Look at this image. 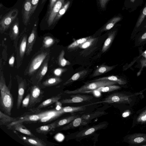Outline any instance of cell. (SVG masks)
<instances>
[{
  "instance_id": "cell-25",
  "label": "cell",
  "mask_w": 146,
  "mask_h": 146,
  "mask_svg": "<svg viewBox=\"0 0 146 146\" xmlns=\"http://www.w3.org/2000/svg\"><path fill=\"white\" fill-rule=\"evenodd\" d=\"M102 80H108L110 81L115 82L117 83L123 85L126 83V82L124 80L119 77L115 76H111L100 78L94 80L92 81H96Z\"/></svg>"
},
{
  "instance_id": "cell-40",
  "label": "cell",
  "mask_w": 146,
  "mask_h": 146,
  "mask_svg": "<svg viewBox=\"0 0 146 146\" xmlns=\"http://www.w3.org/2000/svg\"><path fill=\"white\" fill-rule=\"evenodd\" d=\"M137 121L138 123H142L146 122V109L138 116Z\"/></svg>"
},
{
  "instance_id": "cell-22",
  "label": "cell",
  "mask_w": 146,
  "mask_h": 146,
  "mask_svg": "<svg viewBox=\"0 0 146 146\" xmlns=\"http://www.w3.org/2000/svg\"><path fill=\"white\" fill-rule=\"evenodd\" d=\"M18 96L17 103V108L19 109L21 106L25 92V87L23 82H20L18 85Z\"/></svg>"
},
{
  "instance_id": "cell-23",
  "label": "cell",
  "mask_w": 146,
  "mask_h": 146,
  "mask_svg": "<svg viewBox=\"0 0 146 146\" xmlns=\"http://www.w3.org/2000/svg\"><path fill=\"white\" fill-rule=\"evenodd\" d=\"M88 71L86 70L79 71L74 74L69 79L65 82L63 85H67L82 78L86 75Z\"/></svg>"
},
{
  "instance_id": "cell-7",
  "label": "cell",
  "mask_w": 146,
  "mask_h": 146,
  "mask_svg": "<svg viewBox=\"0 0 146 146\" xmlns=\"http://www.w3.org/2000/svg\"><path fill=\"white\" fill-rule=\"evenodd\" d=\"M108 125V123L106 122H102L81 131L77 134L76 137H82L91 135L98 130L106 128Z\"/></svg>"
},
{
  "instance_id": "cell-30",
  "label": "cell",
  "mask_w": 146,
  "mask_h": 146,
  "mask_svg": "<svg viewBox=\"0 0 146 146\" xmlns=\"http://www.w3.org/2000/svg\"><path fill=\"white\" fill-rule=\"evenodd\" d=\"M70 4V2L68 1L63 5L55 18L53 24L56 23L65 13L69 7Z\"/></svg>"
},
{
  "instance_id": "cell-54",
  "label": "cell",
  "mask_w": 146,
  "mask_h": 146,
  "mask_svg": "<svg viewBox=\"0 0 146 146\" xmlns=\"http://www.w3.org/2000/svg\"><path fill=\"white\" fill-rule=\"evenodd\" d=\"M145 27L146 28V24L145 25Z\"/></svg>"
},
{
  "instance_id": "cell-10",
  "label": "cell",
  "mask_w": 146,
  "mask_h": 146,
  "mask_svg": "<svg viewBox=\"0 0 146 146\" xmlns=\"http://www.w3.org/2000/svg\"><path fill=\"white\" fill-rule=\"evenodd\" d=\"M93 98V96H91L78 94L75 95H72L70 98L63 99L60 102L62 104L80 103L92 100Z\"/></svg>"
},
{
  "instance_id": "cell-48",
  "label": "cell",
  "mask_w": 146,
  "mask_h": 146,
  "mask_svg": "<svg viewBox=\"0 0 146 146\" xmlns=\"http://www.w3.org/2000/svg\"><path fill=\"white\" fill-rule=\"evenodd\" d=\"M15 61V57L14 56H11L9 59V64L11 66H13Z\"/></svg>"
},
{
  "instance_id": "cell-47",
  "label": "cell",
  "mask_w": 146,
  "mask_h": 146,
  "mask_svg": "<svg viewBox=\"0 0 146 146\" xmlns=\"http://www.w3.org/2000/svg\"><path fill=\"white\" fill-rule=\"evenodd\" d=\"M109 1V0H99V3L101 7L102 8H105Z\"/></svg>"
},
{
  "instance_id": "cell-53",
  "label": "cell",
  "mask_w": 146,
  "mask_h": 146,
  "mask_svg": "<svg viewBox=\"0 0 146 146\" xmlns=\"http://www.w3.org/2000/svg\"><path fill=\"white\" fill-rule=\"evenodd\" d=\"M135 0H130L131 1L132 3H134Z\"/></svg>"
},
{
  "instance_id": "cell-38",
  "label": "cell",
  "mask_w": 146,
  "mask_h": 146,
  "mask_svg": "<svg viewBox=\"0 0 146 146\" xmlns=\"http://www.w3.org/2000/svg\"><path fill=\"white\" fill-rule=\"evenodd\" d=\"M146 17V7L143 9L137 20L136 24V27H138L140 26Z\"/></svg>"
},
{
  "instance_id": "cell-3",
  "label": "cell",
  "mask_w": 146,
  "mask_h": 146,
  "mask_svg": "<svg viewBox=\"0 0 146 146\" xmlns=\"http://www.w3.org/2000/svg\"><path fill=\"white\" fill-rule=\"evenodd\" d=\"M132 96H128L124 94L116 93L112 94L102 101L91 104L93 105L99 103H128L129 104L132 100L130 98Z\"/></svg>"
},
{
  "instance_id": "cell-17",
  "label": "cell",
  "mask_w": 146,
  "mask_h": 146,
  "mask_svg": "<svg viewBox=\"0 0 146 146\" xmlns=\"http://www.w3.org/2000/svg\"><path fill=\"white\" fill-rule=\"evenodd\" d=\"M46 113L39 114L33 115H27L25 116L23 119H19L17 121L13 122L11 123H22L25 121H35L40 119L46 115Z\"/></svg>"
},
{
  "instance_id": "cell-33",
  "label": "cell",
  "mask_w": 146,
  "mask_h": 146,
  "mask_svg": "<svg viewBox=\"0 0 146 146\" xmlns=\"http://www.w3.org/2000/svg\"><path fill=\"white\" fill-rule=\"evenodd\" d=\"M120 88V86L114 85H112L101 87L97 89L101 92H106L113 91L119 89Z\"/></svg>"
},
{
  "instance_id": "cell-36",
  "label": "cell",
  "mask_w": 146,
  "mask_h": 146,
  "mask_svg": "<svg viewBox=\"0 0 146 146\" xmlns=\"http://www.w3.org/2000/svg\"><path fill=\"white\" fill-rule=\"evenodd\" d=\"M27 45V38L24 36L21 42L19 48V53L21 57H23L25 53Z\"/></svg>"
},
{
  "instance_id": "cell-52",
  "label": "cell",
  "mask_w": 146,
  "mask_h": 146,
  "mask_svg": "<svg viewBox=\"0 0 146 146\" xmlns=\"http://www.w3.org/2000/svg\"><path fill=\"white\" fill-rule=\"evenodd\" d=\"M46 0H42L41 4L43 3Z\"/></svg>"
},
{
  "instance_id": "cell-11",
  "label": "cell",
  "mask_w": 146,
  "mask_h": 146,
  "mask_svg": "<svg viewBox=\"0 0 146 146\" xmlns=\"http://www.w3.org/2000/svg\"><path fill=\"white\" fill-rule=\"evenodd\" d=\"M7 125L9 129H12L29 136L35 137L32 133L22 124V123H11Z\"/></svg>"
},
{
  "instance_id": "cell-27",
  "label": "cell",
  "mask_w": 146,
  "mask_h": 146,
  "mask_svg": "<svg viewBox=\"0 0 146 146\" xmlns=\"http://www.w3.org/2000/svg\"><path fill=\"white\" fill-rule=\"evenodd\" d=\"M19 18H17L11 26L10 34L13 38H16L19 34Z\"/></svg>"
},
{
  "instance_id": "cell-24",
  "label": "cell",
  "mask_w": 146,
  "mask_h": 146,
  "mask_svg": "<svg viewBox=\"0 0 146 146\" xmlns=\"http://www.w3.org/2000/svg\"><path fill=\"white\" fill-rule=\"evenodd\" d=\"M61 98L60 96L58 95L48 99L40 104L36 108V110H39L51 105L54 103H56Z\"/></svg>"
},
{
  "instance_id": "cell-45",
  "label": "cell",
  "mask_w": 146,
  "mask_h": 146,
  "mask_svg": "<svg viewBox=\"0 0 146 146\" xmlns=\"http://www.w3.org/2000/svg\"><path fill=\"white\" fill-rule=\"evenodd\" d=\"M65 70V69L61 68H57L55 69L54 71V73L55 75L56 76H60Z\"/></svg>"
},
{
  "instance_id": "cell-42",
  "label": "cell",
  "mask_w": 146,
  "mask_h": 146,
  "mask_svg": "<svg viewBox=\"0 0 146 146\" xmlns=\"http://www.w3.org/2000/svg\"><path fill=\"white\" fill-rule=\"evenodd\" d=\"M101 92L97 89L92 90L84 91L80 92V93H92L96 97H99L101 95Z\"/></svg>"
},
{
  "instance_id": "cell-31",
  "label": "cell",
  "mask_w": 146,
  "mask_h": 146,
  "mask_svg": "<svg viewBox=\"0 0 146 146\" xmlns=\"http://www.w3.org/2000/svg\"><path fill=\"white\" fill-rule=\"evenodd\" d=\"M62 81V79L59 78L57 77L51 78L44 81L42 84L45 86H51L56 85Z\"/></svg>"
},
{
  "instance_id": "cell-39",
  "label": "cell",
  "mask_w": 146,
  "mask_h": 146,
  "mask_svg": "<svg viewBox=\"0 0 146 146\" xmlns=\"http://www.w3.org/2000/svg\"><path fill=\"white\" fill-rule=\"evenodd\" d=\"M48 63L47 62L44 64L39 74V78L40 80H41L46 74L48 70Z\"/></svg>"
},
{
  "instance_id": "cell-29",
  "label": "cell",
  "mask_w": 146,
  "mask_h": 146,
  "mask_svg": "<svg viewBox=\"0 0 146 146\" xmlns=\"http://www.w3.org/2000/svg\"><path fill=\"white\" fill-rule=\"evenodd\" d=\"M120 17H115L107 23L101 30V31H107L110 29L115 24L121 19Z\"/></svg>"
},
{
  "instance_id": "cell-50",
  "label": "cell",
  "mask_w": 146,
  "mask_h": 146,
  "mask_svg": "<svg viewBox=\"0 0 146 146\" xmlns=\"http://www.w3.org/2000/svg\"><path fill=\"white\" fill-rule=\"evenodd\" d=\"M139 40L141 42H142L146 40V32L143 34L140 37Z\"/></svg>"
},
{
  "instance_id": "cell-14",
  "label": "cell",
  "mask_w": 146,
  "mask_h": 146,
  "mask_svg": "<svg viewBox=\"0 0 146 146\" xmlns=\"http://www.w3.org/2000/svg\"><path fill=\"white\" fill-rule=\"evenodd\" d=\"M18 136L24 142L29 145L36 146L46 145L44 142L35 137H26L22 135H19Z\"/></svg>"
},
{
  "instance_id": "cell-49",
  "label": "cell",
  "mask_w": 146,
  "mask_h": 146,
  "mask_svg": "<svg viewBox=\"0 0 146 146\" xmlns=\"http://www.w3.org/2000/svg\"><path fill=\"white\" fill-rule=\"evenodd\" d=\"M130 114V112L129 111H126L124 112L122 114V116L123 117H126L128 116Z\"/></svg>"
},
{
  "instance_id": "cell-46",
  "label": "cell",
  "mask_w": 146,
  "mask_h": 146,
  "mask_svg": "<svg viewBox=\"0 0 146 146\" xmlns=\"http://www.w3.org/2000/svg\"><path fill=\"white\" fill-rule=\"evenodd\" d=\"M57 0H50L47 14H48L52 9L53 7Z\"/></svg>"
},
{
  "instance_id": "cell-2",
  "label": "cell",
  "mask_w": 146,
  "mask_h": 146,
  "mask_svg": "<svg viewBox=\"0 0 146 146\" xmlns=\"http://www.w3.org/2000/svg\"><path fill=\"white\" fill-rule=\"evenodd\" d=\"M117 83L115 82L108 80L93 81L91 82L86 84L80 88L74 90H66L64 92L69 94H79L83 91L95 90L101 87L114 85Z\"/></svg>"
},
{
  "instance_id": "cell-1",
  "label": "cell",
  "mask_w": 146,
  "mask_h": 146,
  "mask_svg": "<svg viewBox=\"0 0 146 146\" xmlns=\"http://www.w3.org/2000/svg\"><path fill=\"white\" fill-rule=\"evenodd\" d=\"M0 91L1 108L6 114L11 115L13 104V98L2 77L0 78Z\"/></svg>"
},
{
  "instance_id": "cell-21",
  "label": "cell",
  "mask_w": 146,
  "mask_h": 146,
  "mask_svg": "<svg viewBox=\"0 0 146 146\" xmlns=\"http://www.w3.org/2000/svg\"><path fill=\"white\" fill-rule=\"evenodd\" d=\"M116 31H113L110 33L107 38L105 41L103 46L102 52H104L110 48L115 36Z\"/></svg>"
},
{
  "instance_id": "cell-35",
  "label": "cell",
  "mask_w": 146,
  "mask_h": 146,
  "mask_svg": "<svg viewBox=\"0 0 146 146\" xmlns=\"http://www.w3.org/2000/svg\"><path fill=\"white\" fill-rule=\"evenodd\" d=\"M104 114V112L98 111L91 114H84L81 117L84 119L90 122L92 119L101 116Z\"/></svg>"
},
{
  "instance_id": "cell-37",
  "label": "cell",
  "mask_w": 146,
  "mask_h": 146,
  "mask_svg": "<svg viewBox=\"0 0 146 146\" xmlns=\"http://www.w3.org/2000/svg\"><path fill=\"white\" fill-rule=\"evenodd\" d=\"M54 42V40L52 37L46 36L44 39L43 46L45 48H48L52 45Z\"/></svg>"
},
{
  "instance_id": "cell-13",
  "label": "cell",
  "mask_w": 146,
  "mask_h": 146,
  "mask_svg": "<svg viewBox=\"0 0 146 146\" xmlns=\"http://www.w3.org/2000/svg\"><path fill=\"white\" fill-rule=\"evenodd\" d=\"M128 142L133 144H141L146 142V134L137 133L132 134L127 137Z\"/></svg>"
},
{
  "instance_id": "cell-15",
  "label": "cell",
  "mask_w": 146,
  "mask_h": 146,
  "mask_svg": "<svg viewBox=\"0 0 146 146\" xmlns=\"http://www.w3.org/2000/svg\"><path fill=\"white\" fill-rule=\"evenodd\" d=\"M90 104L77 107L66 106L62 107L58 110L60 115L65 113H73L83 111L86 110V107L90 105Z\"/></svg>"
},
{
  "instance_id": "cell-44",
  "label": "cell",
  "mask_w": 146,
  "mask_h": 146,
  "mask_svg": "<svg viewBox=\"0 0 146 146\" xmlns=\"http://www.w3.org/2000/svg\"><path fill=\"white\" fill-rule=\"evenodd\" d=\"M141 68L140 70L137 74L138 76L139 75L144 67H146V58H142L140 60Z\"/></svg>"
},
{
  "instance_id": "cell-34",
  "label": "cell",
  "mask_w": 146,
  "mask_h": 146,
  "mask_svg": "<svg viewBox=\"0 0 146 146\" xmlns=\"http://www.w3.org/2000/svg\"><path fill=\"white\" fill-rule=\"evenodd\" d=\"M64 51L62 50L60 52L58 57V64L59 65L62 67H64L71 64L70 62L64 58Z\"/></svg>"
},
{
  "instance_id": "cell-43",
  "label": "cell",
  "mask_w": 146,
  "mask_h": 146,
  "mask_svg": "<svg viewBox=\"0 0 146 146\" xmlns=\"http://www.w3.org/2000/svg\"><path fill=\"white\" fill-rule=\"evenodd\" d=\"M39 0H32V8L31 13V17L35 12Z\"/></svg>"
},
{
  "instance_id": "cell-5",
  "label": "cell",
  "mask_w": 146,
  "mask_h": 146,
  "mask_svg": "<svg viewBox=\"0 0 146 146\" xmlns=\"http://www.w3.org/2000/svg\"><path fill=\"white\" fill-rule=\"evenodd\" d=\"M64 0H58L52 9L49 13L47 15V22L49 26L53 24L55 18L64 5Z\"/></svg>"
},
{
  "instance_id": "cell-41",
  "label": "cell",
  "mask_w": 146,
  "mask_h": 146,
  "mask_svg": "<svg viewBox=\"0 0 146 146\" xmlns=\"http://www.w3.org/2000/svg\"><path fill=\"white\" fill-rule=\"evenodd\" d=\"M30 98V94H28L24 99L22 100V108H27L29 105Z\"/></svg>"
},
{
  "instance_id": "cell-9",
  "label": "cell",
  "mask_w": 146,
  "mask_h": 146,
  "mask_svg": "<svg viewBox=\"0 0 146 146\" xmlns=\"http://www.w3.org/2000/svg\"><path fill=\"white\" fill-rule=\"evenodd\" d=\"M42 96V94L40 88L38 86H34L31 89L29 107H31L39 102Z\"/></svg>"
},
{
  "instance_id": "cell-51",
  "label": "cell",
  "mask_w": 146,
  "mask_h": 146,
  "mask_svg": "<svg viewBox=\"0 0 146 146\" xmlns=\"http://www.w3.org/2000/svg\"><path fill=\"white\" fill-rule=\"evenodd\" d=\"M142 55L146 58V51H145L143 53Z\"/></svg>"
},
{
  "instance_id": "cell-6",
  "label": "cell",
  "mask_w": 146,
  "mask_h": 146,
  "mask_svg": "<svg viewBox=\"0 0 146 146\" xmlns=\"http://www.w3.org/2000/svg\"><path fill=\"white\" fill-rule=\"evenodd\" d=\"M47 55V52H44L38 55L35 57L29 67L28 70L29 74H32L38 69Z\"/></svg>"
},
{
  "instance_id": "cell-16",
  "label": "cell",
  "mask_w": 146,
  "mask_h": 146,
  "mask_svg": "<svg viewBox=\"0 0 146 146\" xmlns=\"http://www.w3.org/2000/svg\"><path fill=\"white\" fill-rule=\"evenodd\" d=\"M36 28L34 26L28 40L27 48V55L29 54L32 50L33 45L35 40L36 35Z\"/></svg>"
},
{
  "instance_id": "cell-19",
  "label": "cell",
  "mask_w": 146,
  "mask_h": 146,
  "mask_svg": "<svg viewBox=\"0 0 146 146\" xmlns=\"http://www.w3.org/2000/svg\"><path fill=\"white\" fill-rule=\"evenodd\" d=\"M19 118L13 117L0 111V125H8L18 120Z\"/></svg>"
},
{
  "instance_id": "cell-28",
  "label": "cell",
  "mask_w": 146,
  "mask_h": 146,
  "mask_svg": "<svg viewBox=\"0 0 146 146\" xmlns=\"http://www.w3.org/2000/svg\"><path fill=\"white\" fill-rule=\"evenodd\" d=\"M78 117H79V115H72L65 117L58 121H57L56 125V128L70 123Z\"/></svg>"
},
{
  "instance_id": "cell-20",
  "label": "cell",
  "mask_w": 146,
  "mask_h": 146,
  "mask_svg": "<svg viewBox=\"0 0 146 146\" xmlns=\"http://www.w3.org/2000/svg\"><path fill=\"white\" fill-rule=\"evenodd\" d=\"M57 121L49 124L42 126L37 128L36 129V132L38 133L45 134L54 130L56 128Z\"/></svg>"
},
{
  "instance_id": "cell-4",
  "label": "cell",
  "mask_w": 146,
  "mask_h": 146,
  "mask_svg": "<svg viewBox=\"0 0 146 146\" xmlns=\"http://www.w3.org/2000/svg\"><path fill=\"white\" fill-rule=\"evenodd\" d=\"M19 11L17 9L11 10L2 18L0 22V31L3 33L11 26L13 23L17 18Z\"/></svg>"
},
{
  "instance_id": "cell-32",
  "label": "cell",
  "mask_w": 146,
  "mask_h": 146,
  "mask_svg": "<svg viewBox=\"0 0 146 146\" xmlns=\"http://www.w3.org/2000/svg\"><path fill=\"white\" fill-rule=\"evenodd\" d=\"M98 40V38H93L91 36L81 45L79 48L82 49H86L92 46Z\"/></svg>"
},
{
  "instance_id": "cell-18",
  "label": "cell",
  "mask_w": 146,
  "mask_h": 146,
  "mask_svg": "<svg viewBox=\"0 0 146 146\" xmlns=\"http://www.w3.org/2000/svg\"><path fill=\"white\" fill-rule=\"evenodd\" d=\"M115 66H109L104 64L102 65L96 69L92 76L95 77L108 72L113 69Z\"/></svg>"
},
{
  "instance_id": "cell-8",
  "label": "cell",
  "mask_w": 146,
  "mask_h": 146,
  "mask_svg": "<svg viewBox=\"0 0 146 146\" xmlns=\"http://www.w3.org/2000/svg\"><path fill=\"white\" fill-rule=\"evenodd\" d=\"M32 0H24L22 11L23 21L24 24L27 25L29 22L31 10Z\"/></svg>"
},
{
  "instance_id": "cell-12",
  "label": "cell",
  "mask_w": 146,
  "mask_h": 146,
  "mask_svg": "<svg viewBox=\"0 0 146 146\" xmlns=\"http://www.w3.org/2000/svg\"><path fill=\"white\" fill-rule=\"evenodd\" d=\"M90 122L84 119L81 117L79 116L69 123L68 125L63 127L62 130H65L73 129L80 126L86 125Z\"/></svg>"
},
{
  "instance_id": "cell-26",
  "label": "cell",
  "mask_w": 146,
  "mask_h": 146,
  "mask_svg": "<svg viewBox=\"0 0 146 146\" xmlns=\"http://www.w3.org/2000/svg\"><path fill=\"white\" fill-rule=\"evenodd\" d=\"M91 36H90L77 39L70 44L67 47L68 50H73L79 48L80 46L84 43Z\"/></svg>"
}]
</instances>
